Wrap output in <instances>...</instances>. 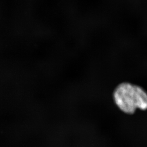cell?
<instances>
[{
  "label": "cell",
  "mask_w": 147,
  "mask_h": 147,
  "mask_svg": "<svg viewBox=\"0 0 147 147\" xmlns=\"http://www.w3.org/2000/svg\"><path fill=\"white\" fill-rule=\"evenodd\" d=\"M113 98L118 108L127 114H133L137 109H147V93L136 85L121 83L115 89Z\"/></svg>",
  "instance_id": "1"
}]
</instances>
